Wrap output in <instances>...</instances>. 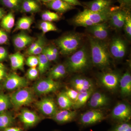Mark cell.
<instances>
[{
	"label": "cell",
	"instance_id": "681fc988",
	"mask_svg": "<svg viewBox=\"0 0 131 131\" xmlns=\"http://www.w3.org/2000/svg\"><path fill=\"white\" fill-rule=\"evenodd\" d=\"M49 48L52 52L53 53V54L55 56L58 57L59 55V51L58 49H57L56 47H54V46H49Z\"/></svg>",
	"mask_w": 131,
	"mask_h": 131
},
{
	"label": "cell",
	"instance_id": "f35d334b",
	"mask_svg": "<svg viewBox=\"0 0 131 131\" xmlns=\"http://www.w3.org/2000/svg\"><path fill=\"white\" fill-rule=\"evenodd\" d=\"M64 92L66 95L73 102H74L76 101L79 94L78 91L76 90H75L72 89H67L66 91Z\"/></svg>",
	"mask_w": 131,
	"mask_h": 131
},
{
	"label": "cell",
	"instance_id": "ab89813d",
	"mask_svg": "<svg viewBox=\"0 0 131 131\" xmlns=\"http://www.w3.org/2000/svg\"><path fill=\"white\" fill-rule=\"evenodd\" d=\"M111 131H131V125L129 123L124 122L115 126Z\"/></svg>",
	"mask_w": 131,
	"mask_h": 131
},
{
	"label": "cell",
	"instance_id": "30bf717a",
	"mask_svg": "<svg viewBox=\"0 0 131 131\" xmlns=\"http://www.w3.org/2000/svg\"><path fill=\"white\" fill-rule=\"evenodd\" d=\"M36 106L42 114L51 118L58 111L55 101L50 97L42 98L37 102Z\"/></svg>",
	"mask_w": 131,
	"mask_h": 131
},
{
	"label": "cell",
	"instance_id": "7bdbcfd3",
	"mask_svg": "<svg viewBox=\"0 0 131 131\" xmlns=\"http://www.w3.org/2000/svg\"><path fill=\"white\" fill-rule=\"evenodd\" d=\"M45 40H44L36 49H34L29 54V55H30V56H31V55L36 56V55H39L42 54L43 49L45 47Z\"/></svg>",
	"mask_w": 131,
	"mask_h": 131
},
{
	"label": "cell",
	"instance_id": "f1b7e54d",
	"mask_svg": "<svg viewBox=\"0 0 131 131\" xmlns=\"http://www.w3.org/2000/svg\"><path fill=\"white\" fill-rule=\"evenodd\" d=\"M15 25L14 15L12 12H9L2 19L1 26L7 32H10Z\"/></svg>",
	"mask_w": 131,
	"mask_h": 131
},
{
	"label": "cell",
	"instance_id": "44dd1931",
	"mask_svg": "<svg viewBox=\"0 0 131 131\" xmlns=\"http://www.w3.org/2000/svg\"><path fill=\"white\" fill-rule=\"evenodd\" d=\"M48 7L61 13H63L75 8L74 7L62 0H52L46 3Z\"/></svg>",
	"mask_w": 131,
	"mask_h": 131
},
{
	"label": "cell",
	"instance_id": "b9f144b4",
	"mask_svg": "<svg viewBox=\"0 0 131 131\" xmlns=\"http://www.w3.org/2000/svg\"><path fill=\"white\" fill-rule=\"evenodd\" d=\"M44 40V39L42 36L39 37L37 40L33 42L32 43L31 45L26 52V53L29 55L31 52L34 49H36Z\"/></svg>",
	"mask_w": 131,
	"mask_h": 131
},
{
	"label": "cell",
	"instance_id": "f5cc1de1",
	"mask_svg": "<svg viewBox=\"0 0 131 131\" xmlns=\"http://www.w3.org/2000/svg\"><path fill=\"white\" fill-rule=\"evenodd\" d=\"M52 0H39V1L45 3L46 4L50 2Z\"/></svg>",
	"mask_w": 131,
	"mask_h": 131
},
{
	"label": "cell",
	"instance_id": "7c38bea8",
	"mask_svg": "<svg viewBox=\"0 0 131 131\" xmlns=\"http://www.w3.org/2000/svg\"><path fill=\"white\" fill-rule=\"evenodd\" d=\"M105 118V114L101 110L93 109L83 113L81 116L80 121L82 125L88 126L100 122Z\"/></svg>",
	"mask_w": 131,
	"mask_h": 131
},
{
	"label": "cell",
	"instance_id": "cb8c5ba5",
	"mask_svg": "<svg viewBox=\"0 0 131 131\" xmlns=\"http://www.w3.org/2000/svg\"><path fill=\"white\" fill-rule=\"evenodd\" d=\"M15 122V119L12 113L8 111L0 113V130L13 126Z\"/></svg>",
	"mask_w": 131,
	"mask_h": 131
},
{
	"label": "cell",
	"instance_id": "f907efd6",
	"mask_svg": "<svg viewBox=\"0 0 131 131\" xmlns=\"http://www.w3.org/2000/svg\"><path fill=\"white\" fill-rule=\"evenodd\" d=\"M7 75L4 69H0V81L3 80Z\"/></svg>",
	"mask_w": 131,
	"mask_h": 131
},
{
	"label": "cell",
	"instance_id": "11a10c76",
	"mask_svg": "<svg viewBox=\"0 0 131 131\" xmlns=\"http://www.w3.org/2000/svg\"><path fill=\"white\" fill-rule=\"evenodd\" d=\"M1 82V81H0ZM2 85L1 84V83H0V90H1L2 89Z\"/></svg>",
	"mask_w": 131,
	"mask_h": 131
},
{
	"label": "cell",
	"instance_id": "7402d4cb",
	"mask_svg": "<svg viewBox=\"0 0 131 131\" xmlns=\"http://www.w3.org/2000/svg\"><path fill=\"white\" fill-rule=\"evenodd\" d=\"M121 92L123 96H127L131 94V75L129 71L125 72L119 81Z\"/></svg>",
	"mask_w": 131,
	"mask_h": 131
},
{
	"label": "cell",
	"instance_id": "9f6ffc18",
	"mask_svg": "<svg viewBox=\"0 0 131 131\" xmlns=\"http://www.w3.org/2000/svg\"><path fill=\"white\" fill-rule=\"evenodd\" d=\"M37 1H39V0H36Z\"/></svg>",
	"mask_w": 131,
	"mask_h": 131
},
{
	"label": "cell",
	"instance_id": "7dc6e473",
	"mask_svg": "<svg viewBox=\"0 0 131 131\" xmlns=\"http://www.w3.org/2000/svg\"><path fill=\"white\" fill-rule=\"evenodd\" d=\"M62 1L74 6H82L81 3L78 0H62Z\"/></svg>",
	"mask_w": 131,
	"mask_h": 131
},
{
	"label": "cell",
	"instance_id": "83f0119b",
	"mask_svg": "<svg viewBox=\"0 0 131 131\" xmlns=\"http://www.w3.org/2000/svg\"><path fill=\"white\" fill-rule=\"evenodd\" d=\"M93 93V90L79 93L76 101L74 102L73 107L74 109H78L84 106Z\"/></svg>",
	"mask_w": 131,
	"mask_h": 131
},
{
	"label": "cell",
	"instance_id": "816d5d0a",
	"mask_svg": "<svg viewBox=\"0 0 131 131\" xmlns=\"http://www.w3.org/2000/svg\"><path fill=\"white\" fill-rule=\"evenodd\" d=\"M5 15V10L2 8L0 7V20L3 18Z\"/></svg>",
	"mask_w": 131,
	"mask_h": 131
},
{
	"label": "cell",
	"instance_id": "bcb514c9",
	"mask_svg": "<svg viewBox=\"0 0 131 131\" xmlns=\"http://www.w3.org/2000/svg\"><path fill=\"white\" fill-rule=\"evenodd\" d=\"M8 52L4 47H0V62L5 60L7 58Z\"/></svg>",
	"mask_w": 131,
	"mask_h": 131
},
{
	"label": "cell",
	"instance_id": "7a4b0ae2",
	"mask_svg": "<svg viewBox=\"0 0 131 131\" xmlns=\"http://www.w3.org/2000/svg\"><path fill=\"white\" fill-rule=\"evenodd\" d=\"M91 50V60L94 65L105 68L110 64V58L107 45L101 40L89 37Z\"/></svg>",
	"mask_w": 131,
	"mask_h": 131
},
{
	"label": "cell",
	"instance_id": "c3c4849f",
	"mask_svg": "<svg viewBox=\"0 0 131 131\" xmlns=\"http://www.w3.org/2000/svg\"><path fill=\"white\" fill-rule=\"evenodd\" d=\"M3 131H24L21 128L16 127H10L6 128Z\"/></svg>",
	"mask_w": 131,
	"mask_h": 131
},
{
	"label": "cell",
	"instance_id": "4316f807",
	"mask_svg": "<svg viewBox=\"0 0 131 131\" xmlns=\"http://www.w3.org/2000/svg\"><path fill=\"white\" fill-rule=\"evenodd\" d=\"M57 100L58 104L62 110L70 109L73 107L74 102L66 95L64 91L59 93Z\"/></svg>",
	"mask_w": 131,
	"mask_h": 131
},
{
	"label": "cell",
	"instance_id": "e0dca14e",
	"mask_svg": "<svg viewBox=\"0 0 131 131\" xmlns=\"http://www.w3.org/2000/svg\"><path fill=\"white\" fill-rule=\"evenodd\" d=\"M88 28L89 32L93 35L92 37L98 40L103 41L108 36V26L106 22L97 24Z\"/></svg>",
	"mask_w": 131,
	"mask_h": 131
},
{
	"label": "cell",
	"instance_id": "74e56055",
	"mask_svg": "<svg viewBox=\"0 0 131 131\" xmlns=\"http://www.w3.org/2000/svg\"><path fill=\"white\" fill-rule=\"evenodd\" d=\"M38 62L39 59L38 57L31 55L27 59L26 63L27 65L30 68H36L38 66Z\"/></svg>",
	"mask_w": 131,
	"mask_h": 131
},
{
	"label": "cell",
	"instance_id": "8992f818",
	"mask_svg": "<svg viewBox=\"0 0 131 131\" xmlns=\"http://www.w3.org/2000/svg\"><path fill=\"white\" fill-rule=\"evenodd\" d=\"M60 86V83L48 78L39 80L35 82L32 90L34 93L37 95H43L56 91Z\"/></svg>",
	"mask_w": 131,
	"mask_h": 131
},
{
	"label": "cell",
	"instance_id": "3957f363",
	"mask_svg": "<svg viewBox=\"0 0 131 131\" xmlns=\"http://www.w3.org/2000/svg\"><path fill=\"white\" fill-rule=\"evenodd\" d=\"M90 58L88 52L83 46L78 50L68 59L66 69L73 73L80 72L86 69L89 65Z\"/></svg>",
	"mask_w": 131,
	"mask_h": 131
},
{
	"label": "cell",
	"instance_id": "ee69618b",
	"mask_svg": "<svg viewBox=\"0 0 131 131\" xmlns=\"http://www.w3.org/2000/svg\"><path fill=\"white\" fill-rule=\"evenodd\" d=\"M8 37L6 33L0 28V45H3L7 43Z\"/></svg>",
	"mask_w": 131,
	"mask_h": 131
},
{
	"label": "cell",
	"instance_id": "6da1fadb",
	"mask_svg": "<svg viewBox=\"0 0 131 131\" xmlns=\"http://www.w3.org/2000/svg\"><path fill=\"white\" fill-rule=\"evenodd\" d=\"M113 8L105 12H93L85 8L76 15L73 19V24L78 26L88 27L109 20Z\"/></svg>",
	"mask_w": 131,
	"mask_h": 131
},
{
	"label": "cell",
	"instance_id": "d6a6232c",
	"mask_svg": "<svg viewBox=\"0 0 131 131\" xmlns=\"http://www.w3.org/2000/svg\"><path fill=\"white\" fill-rule=\"evenodd\" d=\"M12 106L9 96L0 92V113L7 111Z\"/></svg>",
	"mask_w": 131,
	"mask_h": 131
},
{
	"label": "cell",
	"instance_id": "5bb4252c",
	"mask_svg": "<svg viewBox=\"0 0 131 131\" xmlns=\"http://www.w3.org/2000/svg\"><path fill=\"white\" fill-rule=\"evenodd\" d=\"M71 84L79 93L93 90L94 84L92 81L83 77L74 78L71 81Z\"/></svg>",
	"mask_w": 131,
	"mask_h": 131
},
{
	"label": "cell",
	"instance_id": "603a6c76",
	"mask_svg": "<svg viewBox=\"0 0 131 131\" xmlns=\"http://www.w3.org/2000/svg\"><path fill=\"white\" fill-rule=\"evenodd\" d=\"M9 57L12 69L13 70H24L25 58L23 54L18 52L9 55Z\"/></svg>",
	"mask_w": 131,
	"mask_h": 131
},
{
	"label": "cell",
	"instance_id": "836d02e7",
	"mask_svg": "<svg viewBox=\"0 0 131 131\" xmlns=\"http://www.w3.org/2000/svg\"><path fill=\"white\" fill-rule=\"evenodd\" d=\"M41 17L43 21L49 22L57 21L60 19V16L56 13L48 10L44 12Z\"/></svg>",
	"mask_w": 131,
	"mask_h": 131
},
{
	"label": "cell",
	"instance_id": "e575fe53",
	"mask_svg": "<svg viewBox=\"0 0 131 131\" xmlns=\"http://www.w3.org/2000/svg\"><path fill=\"white\" fill-rule=\"evenodd\" d=\"M40 29L42 30L43 34L50 31H56L57 30V28L56 26L51 22L43 21L40 23L39 25Z\"/></svg>",
	"mask_w": 131,
	"mask_h": 131
},
{
	"label": "cell",
	"instance_id": "8d00e7d4",
	"mask_svg": "<svg viewBox=\"0 0 131 131\" xmlns=\"http://www.w3.org/2000/svg\"><path fill=\"white\" fill-rule=\"evenodd\" d=\"M39 74L38 70L37 68H30L28 69L26 73L27 79L31 81L36 80Z\"/></svg>",
	"mask_w": 131,
	"mask_h": 131
},
{
	"label": "cell",
	"instance_id": "f6af8a7d",
	"mask_svg": "<svg viewBox=\"0 0 131 131\" xmlns=\"http://www.w3.org/2000/svg\"><path fill=\"white\" fill-rule=\"evenodd\" d=\"M121 7L127 9L130 7L131 0H118Z\"/></svg>",
	"mask_w": 131,
	"mask_h": 131
},
{
	"label": "cell",
	"instance_id": "ba28073f",
	"mask_svg": "<svg viewBox=\"0 0 131 131\" xmlns=\"http://www.w3.org/2000/svg\"><path fill=\"white\" fill-rule=\"evenodd\" d=\"M128 12L129 11L123 8H113L109 19L110 25L116 29H122Z\"/></svg>",
	"mask_w": 131,
	"mask_h": 131
},
{
	"label": "cell",
	"instance_id": "4fadbf2b",
	"mask_svg": "<svg viewBox=\"0 0 131 131\" xmlns=\"http://www.w3.org/2000/svg\"><path fill=\"white\" fill-rule=\"evenodd\" d=\"M126 43L121 38H114L110 43V54L115 58L121 59L124 57L126 53Z\"/></svg>",
	"mask_w": 131,
	"mask_h": 131
},
{
	"label": "cell",
	"instance_id": "52a82bcc",
	"mask_svg": "<svg viewBox=\"0 0 131 131\" xmlns=\"http://www.w3.org/2000/svg\"><path fill=\"white\" fill-rule=\"evenodd\" d=\"M3 83L2 88L8 91L16 90L27 87L28 85L27 80L16 73L7 75Z\"/></svg>",
	"mask_w": 131,
	"mask_h": 131
},
{
	"label": "cell",
	"instance_id": "d590c367",
	"mask_svg": "<svg viewBox=\"0 0 131 131\" xmlns=\"http://www.w3.org/2000/svg\"><path fill=\"white\" fill-rule=\"evenodd\" d=\"M123 28L126 36L129 38L131 37V16L130 13L128 12L127 15Z\"/></svg>",
	"mask_w": 131,
	"mask_h": 131
},
{
	"label": "cell",
	"instance_id": "ac0fdd59",
	"mask_svg": "<svg viewBox=\"0 0 131 131\" xmlns=\"http://www.w3.org/2000/svg\"><path fill=\"white\" fill-rule=\"evenodd\" d=\"M77 114L76 111L70 109L58 110L51 118L59 124H66L74 120Z\"/></svg>",
	"mask_w": 131,
	"mask_h": 131
},
{
	"label": "cell",
	"instance_id": "ffe728a7",
	"mask_svg": "<svg viewBox=\"0 0 131 131\" xmlns=\"http://www.w3.org/2000/svg\"><path fill=\"white\" fill-rule=\"evenodd\" d=\"M90 99L89 105L93 108L107 105L108 102L107 96L105 94L99 92L93 93Z\"/></svg>",
	"mask_w": 131,
	"mask_h": 131
},
{
	"label": "cell",
	"instance_id": "d6986e66",
	"mask_svg": "<svg viewBox=\"0 0 131 131\" xmlns=\"http://www.w3.org/2000/svg\"><path fill=\"white\" fill-rule=\"evenodd\" d=\"M33 38L24 32H20L14 38L13 43L16 48L21 50L34 42Z\"/></svg>",
	"mask_w": 131,
	"mask_h": 131
},
{
	"label": "cell",
	"instance_id": "4dcf8cb0",
	"mask_svg": "<svg viewBox=\"0 0 131 131\" xmlns=\"http://www.w3.org/2000/svg\"><path fill=\"white\" fill-rule=\"evenodd\" d=\"M38 57L39 62L37 69L39 74L41 75L43 74L49 69L50 61L42 53L39 55Z\"/></svg>",
	"mask_w": 131,
	"mask_h": 131
},
{
	"label": "cell",
	"instance_id": "277c9868",
	"mask_svg": "<svg viewBox=\"0 0 131 131\" xmlns=\"http://www.w3.org/2000/svg\"><path fill=\"white\" fill-rule=\"evenodd\" d=\"M82 42V37L75 33L69 34L59 38L56 41L61 54L70 55L77 51Z\"/></svg>",
	"mask_w": 131,
	"mask_h": 131
},
{
	"label": "cell",
	"instance_id": "1f68e13d",
	"mask_svg": "<svg viewBox=\"0 0 131 131\" xmlns=\"http://www.w3.org/2000/svg\"><path fill=\"white\" fill-rule=\"evenodd\" d=\"M24 0H0L1 4L5 7L13 10L19 11Z\"/></svg>",
	"mask_w": 131,
	"mask_h": 131
},
{
	"label": "cell",
	"instance_id": "f546056e",
	"mask_svg": "<svg viewBox=\"0 0 131 131\" xmlns=\"http://www.w3.org/2000/svg\"><path fill=\"white\" fill-rule=\"evenodd\" d=\"M33 19L30 16H24L19 19L16 23L14 31L19 30H28L32 24Z\"/></svg>",
	"mask_w": 131,
	"mask_h": 131
},
{
	"label": "cell",
	"instance_id": "d4e9b609",
	"mask_svg": "<svg viewBox=\"0 0 131 131\" xmlns=\"http://www.w3.org/2000/svg\"><path fill=\"white\" fill-rule=\"evenodd\" d=\"M40 6L36 0H24L20 10L24 13H34L39 12Z\"/></svg>",
	"mask_w": 131,
	"mask_h": 131
},
{
	"label": "cell",
	"instance_id": "9a60e30c",
	"mask_svg": "<svg viewBox=\"0 0 131 131\" xmlns=\"http://www.w3.org/2000/svg\"><path fill=\"white\" fill-rule=\"evenodd\" d=\"M112 0H93L83 3L87 9L93 12H105L112 8Z\"/></svg>",
	"mask_w": 131,
	"mask_h": 131
},
{
	"label": "cell",
	"instance_id": "db71d44e",
	"mask_svg": "<svg viewBox=\"0 0 131 131\" xmlns=\"http://www.w3.org/2000/svg\"><path fill=\"white\" fill-rule=\"evenodd\" d=\"M5 66L3 64L0 63V69H5Z\"/></svg>",
	"mask_w": 131,
	"mask_h": 131
},
{
	"label": "cell",
	"instance_id": "2e32d148",
	"mask_svg": "<svg viewBox=\"0 0 131 131\" xmlns=\"http://www.w3.org/2000/svg\"><path fill=\"white\" fill-rule=\"evenodd\" d=\"M101 82L106 88L110 90H114L119 84V77L118 74L115 72H107L101 75Z\"/></svg>",
	"mask_w": 131,
	"mask_h": 131
},
{
	"label": "cell",
	"instance_id": "9c48e42d",
	"mask_svg": "<svg viewBox=\"0 0 131 131\" xmlns=\"http://www.w3.org/2000/svg\"><path fill=\"white\" fill-rule=\"evenodd\" d=\"M18 117L26 129L35 126L41 120V118L37 114L27 108L21 110Z\"/></svg>",
	"mask_w": 131,
	"mask_h": 131
},
{
	"label": "cell",
	"instance_id": "484cf974",
	"mask_svg": "<svg viewBox=\"0 0 131 131\" xmlns=\"http://www.w3.org/2000/svg\"><path fill=\"white\" fill-rule=\"evenodd\" d=\"M67 73V69L63 64H58L53 67L49 73V78L54 80L63 77Z\"/></svg>",
	"mask_w": 131,
	"mask_h": 131
},
{
	"label": "cell",
	"instance_id": "60d3db41",
	"mask_svg": "<svg viewBox=\"0 0 131 131\" xmlns=\"http://www.w3.org/2000/svg\"><path fill=\"white\" fill-rule=\"evenodd\" d=\"M42 53L45 56L50 62L55 61L58 58L57 57L55 56L52 52L49 47H45Z\"/></svg>",
	"mask_w": 131,
	"mask_h": 131
},
{
	"label": "cell",
	"instance_id": "8fae6325",
	"mask_svg": "<svg viewBox=\"0 0 131 131\" xmlns=\"http://www.w3.org/2000/svg\"><path fill=\"white\" fill-rule=\"evenodd\" d=\"M111 114L113 118L115 120L121 122H127L130 119V106L126 103H118L114 108Z\"/></svg>",
	"mask_w": 131,
	"mask_h": 131
},
{
	"label": "cell",
	"instance_id": "5b68a950",
	"mask_svg": "<svg viewBox=\"0 0 131 131\" xmlns=\"http://www.w3.org/2000/svg\"><path fill=\"white\" fill-rule=\"evenodd\" d=\"M12 105L16 109L31 104L34 100V93L32 90L22 88L14 91L9 96Z\"/></svg>",
	"mask_w": 131,
	"mask_h": 131
}]
</instances>
